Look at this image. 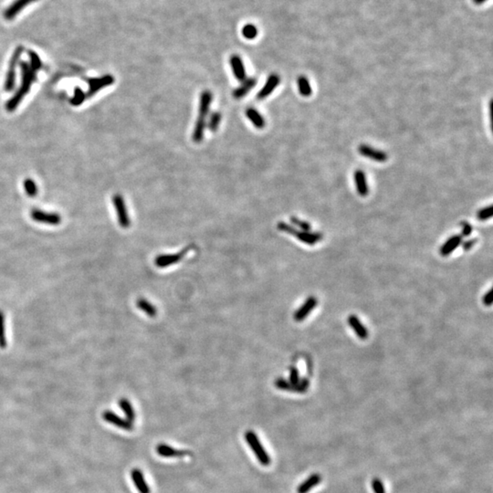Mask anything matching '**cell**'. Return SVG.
<instances>
[{
  "instance_id": "23",
  "label": "cell",
  "mask_w": 493,
  "mask_h": 493,
  "mask_svg": "<svg viewBox=\"0 0 493 493\" xmlns=\"http://www.w3.org/2000/svg\"><path fill=\"white\" fill-rule=\"evenodd\" d=\"M206 127H207V121H206V119L202 117L197 118L196 124H195V128H194V131H193V135H192V139L196 144L201 143L203 139H204V135H205Z\"/></svg>"
},
{
  "instance_id": "10",
  "label": "cell",
  "mask_w": 493,
  "mask_h": 493,
  "mask_svg": "<svg viewBox=\"0 0 493 493\" xmlns=\"http://www.w3.org/2000/svg\"><path fill=\"white\" fill-rule=\"evenodd\" d=\"M358 152L361 156L376 162L385 163L387 162L388 159V156L386 152L378 150L367 145H360Z\"/></svg>"
},
{
  "instance_id": "8",
  "label": "cell",
  "mask_w": 493,
  "mask_h": 493,
  "mask_svg": "<svg viewBox=\"0 0 493 493\" xmlns=\"http://www.w3.org/2000/svg\"><path fill=\"white\" fill-rule=\"evenodd\" d=\"M275 387L279 388L280 390H285L290 392L295 393H305L310 386V382L308 379L303 378L301 379L297 385H292L290 382L287 381L284 378H278L275 381Z\"/></svg>"
},
{
  "instance_id": "18",
  "label": "cell",
  "mask_w": 493,
  "mask_h": 493,
  "mask_svg": "<svg viewBox=\"0 0 493 493\" xmlns=\"http://www.w3.org/2000/svg\"><path fill=\"white\" fill-rule=\"evenodd\" d=\"M132 480L135 483V486L140 493H151V490L147 485L144 473L139 469H133L131 472Z\"/></svg>"
},
{
  "instance_id": "30",
  "label": "cell",
  "mask_w": 493,
  "mask_h": 493,
  "mask_svg": "<svg viewBox=\"0 0 493 493\" xmlns=\"http://www.w3.org/2000/svg\"><path fill=\"white\" fill-rule=\"evenodd\" d=\"M23 187L26 194L29 197H35L38 195V186L35 181L31 178H26L23 182Z\"/></svg>"
},
{
  "instance_id": "1",
  "label": "cell",
  "mask_w": 493,
  "mask_h": 493,
  "mask_svg": "<svg viewBox=\"0 0 493 493\" xmlns=\"http://www.w3.org/2000/svg\"><path fill=\"white\" fill-rule=\"evenodd\" d=\"M20 69L22 76L21 85L17 92L6 102V109L8 112H13L17 109V106L24 99V97L28 94L35 81L37 80V72H35L33 69L30 67L29 63L26 62H20Z\"/></svg>"
},
{
  "instance_id": "28",
  "label": "cell",
  "mask_w": 493,
  "mask_h": 493,
  "mask_svg": "<svg viewBox=\"0 0 493 493\" xmlns=\"http://www.w3.org/2000/svg\"><path fill=\"white\" fill-rule=\"evenodd\" d=\"M136 305H137L138 308L140 309L142 312H144L148 316H150V317L157 316V309H156V307L151 303H149L148 301H146V299H139L137 301V303H136Z\"/></svg>"
},
{
  "instance_id": "13",
  "label": "cell",
  "mask_w": 493,
  "mask_h": 493,
  "mask_svg": "<svg viewBox=\"0 0 493 493\" xmlns=\"http://www.w3.org/2000/svg\"><path fill=\"white\" fill-rule=\"evenodd\" d=\"M317 303H318V302H317V299L316 298L314 297V296L309 297L305 301V303H303V305L295 312V314L293 315L294 320L296 322H302L303 320L306 319V317L316 307Z\"/></svg>"
},
{
  "instance_id": "25",
  "label": "cell",
  "mask_w": 493,
  "mask_h": 493,
  "mask_svg": "<svg viewBox=\"0 0 493 493\" xmlns=\"http://www.w3.org/2000/svg\"><path fill=\"white\" fill-rule=\"evenodd\" d=\"M118 404H119L120 409L123 410L124 415L126 416V419L133 423L136 418V414H135V409L133 408L129 400L126 398H121Z\"/></svg>"
},
{
  "instance_id": "19",
  "label": "cell",
  "mask_w": 493,
  "mask_h": 493,
  "mask_svg": "<svg viewBox=\"0 0 493 493\" xmlns=\"http://www.w3.org/2000/svg\"><path fill=\"white\" fill-rule=\"evenodd\" d=\"M461 243H462V237H461V235L452 236L440 247V249H439L440 255L443 256V257H446V256L450 255L451 253L454 251L457 247H459L461 245Z\"/></svg>"
},
{
  "instance_id": "26",
  "label": "cell",
  "mask_w": 493,
  "mask_h": 493,
  "mask_svg": "<svg viewBox=\"0 0 493 493\" xmlns=\"http://www.w3.org/2000/svg\"><path fill=\"white\" fill-rule=\"evenodd\" d=\"M322 481V477L319 474H314L312 476L309 477L308 479L303 482L299 488H298V493H307L310 490H312L314 486L319 484Z\"/></svg>"
},
{
  "instance_id": "38",
  "label": "cell",
  "mask_w": 493,
  "mask_h": 493,
  "mask_svg": "<svg viewBox=\"0 0 493 493\" xmlns=\"http://www.w3.org/2000/svg\"><path fill=\"white\" fill-rule=\"evenodd\" d=\"M460 226L462 228V232H461V237H469L472 233V226H471L470 223H468L467 221H462L460 223Z\"/></svg>"
},
{
  "instance_id": "32",
  "label": "cell",
  "mask_w": 493,
  "mask_h": 493,
  "mask_svg": "<svg viewBox=\"0 0 493 493\" xmlns=\"http://www.w3.org/2000/svg\"><path fill=\"white\" fill-rule=\"evenodd\" d=\"M6 347V326H5V314L0 311V348Z\"/></svg>"
},
{
  "instance_id": "33",
  "label": "cell",
  "mask_w": 493,
  "mask_h": 493,
  "mask_svg": "<svg viewBox=\"0 0 493 493\" xmlns=\"http://www.w3.org/2000/svg\"><path fill=\"white\" fill-rule=\"evenodd\" d=\"M28 57H29V61H30V63H29L30 67L32 68L35 72H38L39 70H41V68L43 67V63L41 62L39 55L33 51H28Z\"/></svg>"
},
{
  "instance_id": "6",
  "label": "cell",
  "mask_w": 493,
  "mask_h": 493,
  "mask_svg": "<svg viewBox=\"0 0 493 493\" xmlns=\"http://www.w3.org/2000/svg\"><path fill=\"white\" fill-rule=\"evenodd\" d=\"M114 82H115V78L111 74H106V75H103L99 78L89 79L88 80L89 90L87 91V96L91 97V96L95 95L99 90H101V89L108 87V86H111L114 83Z\"/></svg>"
},
{
  "instance_id": "35",
  "label": "cell",
  "mask_w": 493,
  "mask_h": 493,
  "mask_svg": "<svg viewBox=\"0 0 493 493\" xmlns=\"http://www.w3.org/2000/svg\"><path fill=\"white\" fill-rule=\"evenodd\" d=\"M493 217V206L483 208L477 212V219L481 221H485Z\"/></svg>"
},
{
  "instance_id": "14",
  "label": "cell",
  "mask_w": 493,
  "mask_h": 493,
  "mask_svg": "<svg viewBox=\"0 0 493 493\" xmlns=\"http://www.w3.org/2000/svg\"><path fill=\"white\" fill-rule=\"evenodd\" d=\"M35 1L37 0H15L11 5L7 6V8L4 12V17L7 20H12L18 13L21 12L24 7H26L30 3Z\"/></svg>"
},
{
  "instance_id": "27",
  "label": "cell",
  "mask_w": 493,
  "mask_h": 493,
  "mask_svg": "<svg viewBox=\"0 0 493 493\" xmlns=\"http://www.w3.org/2000/svg\"><path fill=\"white\" fill-rule=\"evenodd\" d=\"M298 83V89H299V91H300V94L303 96V97H310L312 95L313 93V89H312V86L310 84V82H309L308 79L306 78L305 76L303 75H301L299 76V78L297 80Z\"/></svg>"
},
{
  "instance_id": "5",
  "label": "cell",
  "mask_w": 493,
  "mask_h": 493,
  "mask_svg": "<svg viewBox=\"0 0 493 493\" xmlns=\"http://www.w3.org/2000/svg\"><path fill=\"white\" fill-rule=\"evenodd\" d=\"M112 203H113L115 211L117 214L119 225L123 229L129 228L130 225H131V220H130L129 214H128L127 208L125 206V202H124L123 196L119 195V194L114 195L112 196Z\"/></svg>"
},
{
  "instance_id": "36",
  "label": "cell",
  "mask_w": 493,
  "mask_h": 493,
  "mask_svg": "<svg viewBox=\"0 0 493 493\" xmlns=\"http://www.w3.org/2000/svg\"><path fill=\"white\" fill-rule=\"evenodd\" d=\"M291 222L292 224L295 225L296 227H298L299 229L303 230V231H311L312 230V225L310 224L307 221H304V220H302V219H298L296 217H292L291 218Z\"/></svg>"
},
{
  "instance_id": "3",
  "label": "cell",
  "mask_w": 493,
  "mask_h": 493,
  "mask_svg": "<svg viewBox=\"0 0 493 493\" xmlns=\"http://www.w3.org/2000/svg\"><path fill=\"white\" fill-rule=\"evenodd\" d=\"M245 439L248 446L251 448L256 458L258 459L259 463L261 465L269 466L270 464V457L268 454V452L265 450L260 440L258 439V436L256 435L255 432L252 430H248L245 433Z\"/></svg>"
},
{
  "instance_id": "40",
  "label": "cell",
  "mask_w": 493,
  "mask_h": 493,
  "mask_svg": "<svg viewBox=\"0 0 493 493\" xmlns=\"http://www.w3.org/2000/svg\"><path fill=\"white\" fill-rule=\"evenodd\" d=\"M493 288L489 290V292L487 293L484 294L483 296V303L484 305L486 306H491L493 304Z\"/></svg>"
},
{
  "instance_id": "11",
  "label": "cell",
  "mask_w": 493,
  "mask_h": 493,
  "mask_svg": "<svg viewBox=\"0 0 493 493\" xmlns=\"http://www.w3.org/2000/svg\"><path fill=\"white\" fill-rule=\"evenodd\" d=\"M102 418L108 423L112 424L113 426H117L119 428H122L123 430L131 431L134 429V425L132 422L119 416L110 410H106L102 413Z\"/></svg>"
},
{
  "instance_id": "41",
  "label": "cell",
  "mask_w": 493,
  "mask_h": 493,
  "mask_svg": "<svg viewBox=\"0 0 493 493\" xmlns=\"http://www.w3.org/2000/svg\"><path fill=\"white\" fill-rule=\"evenodd\" d=\"M477 239H472V240H469V241H465L462 244V248L465 250V251H469L471 250V248L474 246V245L476 244Z\"/></svg>"
},
{
  "instance_id": "39",
  "label": "cell",
  "mask_w": 493,
  "mask_h": 493,
  "mask_svg": "<svg viewBox=\"0 0 493 493\" xmlns=\"http://www.w3.org/2000/svg\"><path fill=\"white\" fill-rule=\"evenodd\" d=\"M372 486H373V490H374L375 493H386L385 487L383 486L381 481H379L377 479L374 480L372 482Z\"/></svg>"
},
{
  "instance_id": "37",
  "label": "cell",
  "mask_w": 493,
  "mask_h": 493,
  "mask_svg": "<svg viewBox=\"0 0 493 493\" xmlns=\"http://www.w3.org/2000/svg\"><path fill=\"white\" fill-rule=\"evenodd\" d=\"M300 374L298 371L297 367L292 366L290 369V383L292 385H297L300 382Z\"/></svg>"
},
{
  "instance_id": "22",
  "label": "cell",
  "mask_w": 493,
  "mask_h": 493,
  "mask_svg": "<svg viewBox=\"0 0 493 493\" xmlns=\"http://www.w3.org/2000/svg\"><path fill=\"white\" fill-rule=\"evenodd\" d=\"M257 83V80L255 78H246L244 82H242V84L238 87L237 89L234 90L233 91V97L237 99V100H240L241 98H243L244 96H246L249 90L253 89L255 87V85Z\"/></svg>"
},
{
  "instance_id": "17",
  "label": "cell",
  "mask_w": 493,
  "mask_h": 493,
  "mask_svg": "<svg viewBox=\"0 0 493 493\" xmlns=\"http://www.w3.org/2000/svg\"><path fill=\"white\" fill-rule=\"evenodd\" d=\"M157 454L164 458H182L188 454V452L185 450L176 449L165 444H159L157 446Z\"/></svg>"
},
{
  "instance_id": "34",
  "label": "cell",
  "mask_w": 493,
  "mask_h": 493,
  "mask_svg": "<svg viewBox=\"0 0 493 493\" xmlns=\"http://www.w3.org/2000/svg\"><path fill=\"white\" fill-rule=\"evenodd\" d=\"M242 35L246 39H254L258 36V29L253 24H246L242 28Z\"/></svg>"
},
{
  "instance_id": "7",
  "label": "cell",
  "mask_w": 493,
  "mask_h": 493,
  "mask_svg": "<svg viewBox=\"0 0 493 493\" xmlns=\"http://www.w3.org/2000/svg\"><path fill=\"white\" fill-rule=\"evenodd\" d=\"M30 217L34 221L42 223V224L58 226L62 222V217L60 214L45 212V211H42L39 209H33L30 212Z\"/></svg>"
},
{
  "instance_id": "42",
  "label": "cell",
  "mask_w": 493,
  "mask_h": 493,
  "mask_svg": "<svg viewBox=\"0 0 493 493\" xmlns=\"http://www.w3.org/2000/svg\"><path fill=\"white\" fill-rule=\"evenodd\" d=\"M473 1H474L476 4H482L483 2H485L486 0H473Z\"/></svg>"
},
{
  "instance_id": "9",
  "label": "cell",
  "mask_w": 493,
  "mask_h": 493,
  "mask_svg": "<svg viewBox=\"0 0 493 493\" xmlns=\"http://www.w3.org/2000/svg\"><path fill=\"white\" fill-rule=\"evenodd\" d=\"M189 249H190V246H188V247H186L185 249H183L182 251L175 253V254H162V255H159L155 259V264L157 265L158 268H166V267H168L170 265H174V264L177 263L178 261H180L181 258L185 256V254L187 253V251Z\"/></svg>"
},
{
  "instance_id": "12",
  "label": "cell",
  "mask_w": 493,
  "mask_h": 493,
  "mask_svg": "<svg viewBox=\"0 0 493 493\" xmlns=\"http://www.w3.org/2000/svg\"><path fill=\"white\" fill-rule=\"evenodd\" d=\"M280 76L277 73L270 74L269 77H268V80H267L266 83L264 85L263 88L257 94V99L258 100H264V99H266L268 96L270 95L272 93V91L278 87V85L280 84Z\"/></svg>"
},
{
  "instance_id": "2",
  "label": "cell",
  "mask_w": 493,
  "mask_h": 493,
  "mask_svg": "<svg viewBox=\"0 0 493 493\" xmlns=\"http://www.w3.org/2000/svg\"><path fill=\"white\" fill-rule=\"evenodd\" d=\"M277 228H278V230L282 231V232L294 236L297 240L307 244V245H310V246H314V244L318 243L323 240V235L321 233H315V232H312V231H303V230L300 231L297 229H295L294 227L287 224L285 222L280 221L277 225Z\"/></svg>"
},
{
  "instance_id": "31",
  "label": "cell",
  "mask_w": 493,
  "mask_h": 493,
  "mask_svg": "<svg viewBox=\"0 0 493 493\" xmlns=\"http://www.w3.org/2000/svg\"><path fill=\"white\" fill-rule=\"evenodd\" d=\"M86 97H87V94L85 93L84 91L81 88L77 87V88H75L74 94H73V98L71 99V104L73 106H80L81 104H82L84 102Z\"/></svg>"
},
{
  "instance_id": "4",
  "label": "cell",
  "mask_w": 493,
  "mask_h": 493,
  "mask_svg": "<svg viewBox=\"0 0 493 493\" xmlns=\"http://www.w3.org/2000/svg\"><path fill=\"white\" fill-rule=\"evenodd\" d=\"M24 48L22 46H17L16 50L13 52L10 62H9V67L8 71L6 73V81L4 84V89L6 91H11L16 85V68L18 65L19 59L22 55Z\"/></svg>"
},
{
  "instance_id": "15",
  "label": "cell",
  "mask_w": 493,
  "mask_h": 493,
  "mask_svg": "<svg viewBox=\"0 0 493 493\" xmlns=\"http://www.w3.org/2000/svg\"><path fill=\"white\" fill-rule=\"evenodd\" d=\"M230 63L235 78L240 82H244L246 79V73L244 67V63L241 57L237 54L232 55L230 57Z\"/></svg>"
},
{
  "instance_id": "21",
  "label": "cell",
  "mask_w": 493,
  "mask_h": 493,
  "mask_svg": "<svg viewBox=\"0 0 493 493\" xmlns=\"http://www.w3.org/2000/svg\"><path fill=\"white\" fill-rule=\"evenodd\" d=\"M348 324L350 327L353 329V331L355 332V334L362 340H365L368 337V331L364 327V325L360 322L358 317L356 315H350L348 317Z\"/></svg>"
},
{
  "instance_id": "29",
  "label": "cell",
  "mask_w": 493,
  "mask_h": 493,
  "mask_svg": "<svg viewBox=\"0 0 493 493\" xmlns=\"http://www.w3.org/2000/svg\"><path fill=\"white\" fill-rule=\"evenodd\" d=\"M221 118H222V115L220 112H212L210 114L208 123H207L208 129L210 130L211 132H217L219 129V124L221 123Z\"/></svg>"
},
{
  "instance_id": "24",
  "label": "cell",
  "mask_w": 493,
  "mask_h": 493,
  "mask_svg": "<svg viewBox=\"0 0 493 493\" xmlns=\"http://www.w3.org/2000/svg\"><path fill=\"white\" fill-rule=\"evenodd\" d=\"M246 115L247 119L253 123V125L258 129H263L266 122L263 116L254 108L246 109Z\"/></svg>"
},
{
  "instance_id": "20",
  "label": "cell",
  "mask_w": 493,
  "mask_h": 493,
  "mask_svg": "<svg viewBox=\"0 0 493 493\" xmlns=\"http://www.w3.org/2000/svg\"><path fill=\"white\" fill-rule=\"evenodd\" d=\"M353 178L356 185V190L359 196H366L369 193V188L366 182V176L363 170H356L353 174Z\"/></svg>"
},
{
  "instance_id": "16",
  "label": "cell",
  "mask_w": 493,
  "mask_h": 493,
  "mask_svg": "<svg viewBox=\"0 0 493 493\" xmlns=\"http://www.w3.org/2000/svg\"><path fill=\"white\" fill-rule=\"evenodd\" d=\"M213 100V94L210 90H205L202 91L199 99V116L198 117L205 118L208 116V112L210 111V106Z\"/></svg>"
}]
</instances>
